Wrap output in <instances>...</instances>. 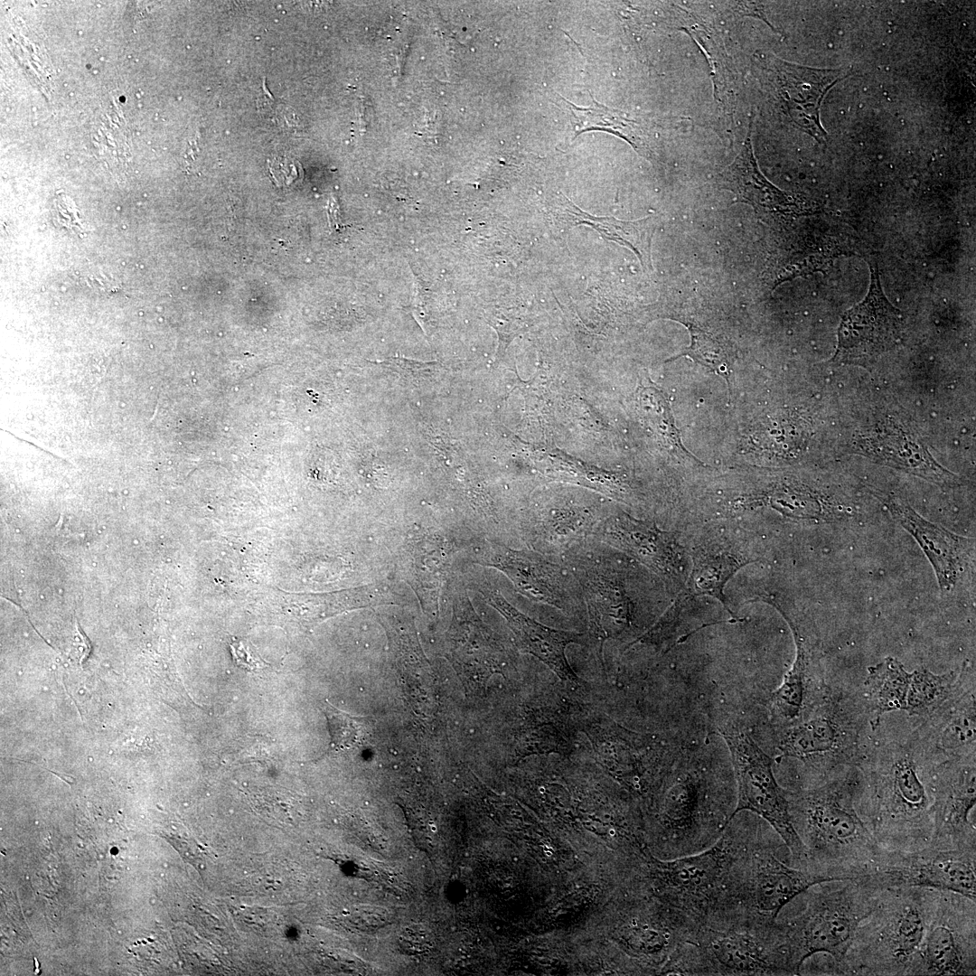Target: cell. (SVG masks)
I'll use <instances>...</instances> for the list:
<instances>
[{"mask_svg": "<svg viewBox=\"0 0 976 976\" xmlns=\"http://www.w3.org/2000/svg\"><path fill=\"white\" fill-rule=\"evenodd\" d=\"M860 774L840 769L815 784L786 790L793 825L804 846V869L827 882L870 875L885 852L859 813Z\"/></svg>", "mask_w": 976, "mask_h": 976, "instance_id": "cell-1", "label": "cell"}, {"mask_svg": "<svg viewBox=\"0 0 976 976\" xmlns=\"http://www.w3.org/2000/svg\"><path fill=\"white\" fill-rule=\"evenodd\" d=\"M934 766L909 740L879 744L857 765L858 811L885 850L911 852L929 844L934 829Z\"/></svg>", "mask_w": 976, "mask_h": 976, "instance_id": "cell-2", "label": "cell"}, {"mask_svg": "<svg viewBox=\"0 0 976 976\" xmlns=\"http://www.w3.org/2000/svg\"><path fill=\"white\" fill-rule=\"evenodd\" d=\"M661 972L674 975H800L784 921L735 905L713 909Z\"/></svg>", "mask_w": 976, "mask_h": 976, "instance_id": "cell-3", "label": "cell"}, {"mask_svg": "<svg viewBox=\"0 0 976 976\" xmlns=\"http://www.w3.org/2000/svg\"><path fill=\"white\" fill-rule=\"evenodd\" d=\"M938 889L883 890L859 924L840 975H917Z\"/></svg>", "mask_w": 976, "mask_h": 976, "instance_id": "cell-4", "label": "cell"}, {"mask_svg": "<svg viewBox=\"0 0 976 976\" xmlns=\"http://www.w3.org/2000/svg\"><path fill=\"white\" fill-rule=\"evenodd\" d=\"M658 812L648 839L658 855L671 859L713 845L730 821L723 787L707 771L674 764L656 787Z\"/></svg>", "mask_w": 976, "mask_h": 976, "instance_id": "cell-5", "label": "cell"}, {"mask_svg": "<svg viewBox=\"0 0 976 976\" xmlns=\"http://www.w3.org/2000/svg\"><path fill=\"white\" fill-rule=\"evenodd\" d=\"M754 826L737 814L704 850L665 860L645 859L636 869L634 885L699 922L722 903L732 866Z\"/></svg>", "mask_w": 976, "mask_h": 976, "instance_id": "cell-6", "label": "cell"}, {"mask_svg": "<svg viewBox=\"0 0 976 976\" xmlns=\"http://www.w3.org/2000/svg\"><path fill=\"white\" fill-rule=\"evenodd\" d=\"M883 890L863 877L820 883L803 893L804 907L784 921L800 975L806 960L820 953L833 959L831 974L840 975L856 932L877 906Z\"/></svg>", "mask_w": 976, "mask_h": 976, "instance_id": "cell-7", "label": "cell"}, {"mask_svg": "<svg viewBox=\"0 0 976 976\" xmlns=\"http://www.w3.org/2000/svg\"><path fill=\"white\" fill-rule=\"evenodd\" d=\"M823 882L821 877L792 865L788 848L771 826L755 823L732 866L720 906L735 905L777 919L793 899Z\"/></svg>", "mask_w": 976, "mask_h": 976, "instance_id": "cell-8", "label": "cell"}, {"mask_svg": "<svg viewBox=\"0 0 976 976\" xmlns=\"http://www.w3.org/2000/svg\"><path fill=\"white\" fill-rule=\"evenodd\" d=\"M866 723L862 698L831 689L807 717L775 729L776 747L781 757L795 758L812 767L819 782L859 764L866 753L861 746Z\"/></svg>", "mask_w": 976, "mask_h": 976, "instance_id": "cell-9", "label": "cell"}, {"mask_svg": "<svg viewBox=\"0 0 976 976\" xmlns=\"http://www.w3.org/2000/svg\"><path fill=\"white\" fill-rule=\"evenodd\" d=\"M726 742L737 782L731 819L746 811L763 819L788 848L792 865L804 869L805 849L792 822L785 789L777 783L774 760L746 732L718 727Z\"/></svg>", "mask_w": 976, "mask_h": 976, "instance_id": "cell-10", "label": "cell"}, {"mask_svg": "<svg viewBox=\"0 0 976 976\" xmlns=\"http://www.w3.org/2000/svg\"><path fill=\"white\" fill-rule=\"evenodd\" d=\"M769 605L788 624L795 645L793 662L768 700L770 721L778 729L807 717L831 688L823 677L819 638L810 618L784 593L774 596Z\"/></svg>", "mask_w": 976, "mask_h": 976, "instance_id": "cell-11", "label": "cell"}, {"mask_svg": "<svg viewBox=\"0 0 976 976\" xmlns=\"http://www.w3.org/2000/svg\"><path fill=\"white\" fill-rule=\"evenodd\" d=\"M877 887H919L951 891L976 900V848L886 851L867 876Z\"/></svg>", "mask_w": 976, "mask_h": 976, "instance_id": "cell-12", "label": "cell"}, {"mask_svg": "<svg viewBox=\"0 0 976 976\" xmlns=\"http://www.w3.org/2000/svg\"><path fill=\"white\" fill-rule=\"evenodd\" d=\"M685 543L690 569L684 589L693 596L715 598L733 622L740 621L730 609L724 588L739 569L761 560L755 531L744 527L709 524L699 527L690 542Z\"/></svg>", "mask_w": 976, "mask_h": 976, "instance_id": "cell-13", "label": "cell"}, {"mask_svg": "<svg viewBox=\"0 0 976 976\" xmlns=\"http://www.w3.org/2000/svg\"><path fill=\"white\" fill-rule=\"evenodd\" d=\"M976 974V900L938 890L917 975Z\"/></svg>", "mask_w": 976, "mask_h": 976, "instance_id": "cell-14", "label": "cell"}, {"mask_svg": "<svg viewBox=\"0 0 976 976\" xmlns=\"http://www.w3.org/2000/svg\"><path fill=\"white\" fill-rule=\"evenodd\" d=\"M904 317L885 296L876 266L870 265V285L865 298L842 316L838 330L834 364L869 366L902 338Z\"/></svg>", "mask_w": 976, "mask_h": 976, "instance_id": "cell-15", "label": "cell"}, {"mask_svg": "<svg viewBox=\"0 0 976 976\" xmlns=\"http://www.w3.org/2000/svg\"><path fill=\"white\" fill-rule=\"evenodd\" d=\"M592 534L644 565L671 592L678 594L685 588L690 558L680 532L623 513L596 525Z\"/></svg>", "mask_w": 976, "mask_h": 976, "instance_id": "cell-16", "label": "cell"}, {"mask_svg": "<svg viewBox=\"0 0 976 976\" xmlns=\"http://www.w3.org/2000/svg\"><path fill=\"white\" fill-rule=\"evenodd\" d=\"M933 835L928 845L938 848H976L975 754L941 762L932 775Z\"/></svg>", "mask_w": 976, "mask_h": 976, "instance_id": "cell-17", "label": "cell"}, {"mask_svg": "<svg viewBox=\"0 0 976 976\" xmlns=\"http://www.w3.org/2000/svg\"><path fill=\"white\" fill-rule=\"evenodd\" d=\"M975 680L966 667L955 693L939 709L922 719L909 742L933 765L975 754Z\"/></svg>", "mask_w": 976, "mask_h": 976, "instance_id": "cell-18", "label": "cell"}, {"mask_svg": "<svg viewBox=\"0 0 976 976\" xmlns=\"http://www.w3.org/2000/svg\"><path fill=\"white\" fill-rule=\"evenodd\" d=\"M774 75L776 95L793 123L825 142L827 133L820 120V108L829 89L849 75L842 70L815 69L783 61L773 54H758Z\"/></svg>", "mask_w": 976, "mask_h": 976, "instance_id": "cell-19", "label": "cell"}, {"mask_svg": "<svg viewBox=\"0 0 976 976\" xmlns=\"http://www.w3.org/2000/svg\"><path fill=\"white\" fill-rule=\"evenodd\" d=\"M893 519L917 542L931 564L942 593L956 588L972 560L974 540L932 522L896 496L881 498Z\"/></svg>", "mask_w": 976, "mask_h": 976, "instance_id": "cell-20", "label": "cell"}, {"mask_svg": "<svg viewBox=\"0 0 976 976\" xmlns=\"http://www.w3.org/2000/svg\"><path fill=\"white\" fill-rule=\"evenodd\" d=\"M577 577L587 605L592 630L603 643L631 627L634 605L621 578L612 568L590 560H575Z\"/></svg>", "mask_w": 976, "mask_h": 976, "instance_id": "cell-21", "label": "cell"}, {"mask_svg": "<svg viewBox=\"0 0 976 976\" xmlns=\"http://www.w3.org/2000/svg\"><path fill=\"white\" fill-rule=\"evenodd\" d=\"M491 563L505 572L517 590L531 601L565 610L574 600L563 568L537 551L497 547Z\"/></svg>", "mask_w": 976, "mask_h": 976, "instance_id": "cell-22", "label": "cell"}, {"mask_svg": "<svg viewBox=\"0 0 976 976\" xmlns=\"http://www.w3.org/2000/svg\"><path fill=\"white\" fill-rule=\"evenodd\" d=\"M491 600L507 619L522 652L538 658L562 680H579L567 660L566 649L569 643H580L583 633L544 625L518 611L500 596Z\"/></svg>", "mask_w": 976, "mask_h": 976, "instance_id": "cell-23", "label": "cell"}, {"mask_svg": "<svg viewBox=\"0 0 976 976\" xmlns=\"http://www.w3.org/2000/svg\"><path fill=\"white\" fill-rule=\"evenodd\" d=\"M751 140L752 120L737 155L718 174V186L732 192L756 211L798 212L794 199L771 183L759 170Z\"/></svg>", "mask_w": 976, "mask_h": 976, "instance_id": "cell-24", "label": "cell"}, {"mask_svg": "<svg viewBox=\"0 0 976 976\" xmlns=\"http://www.w3.org/2000/svg\"><path fill=\"white\" fill-rule=\"evenodd\" d=\"M909 680L910 672L892 656L868 668L861 698L871 729L878 727L885 714L905 711Z\"/></svg>", "mask_w": 976, "mask_h": 976, "instance_id": "cell-25", "label": "cell"}, {"mask_svg": "<svg viewBox=\"0 0 976 976\" xmlns=\"http://www.w3.org/2000/svg\"><path fill=\"white\" fill-rule=\"evenodd\" d=\"M698 597L685 589L680 591L659 620L632 644L640 642L667 651L696 631L719 623L703 616V605Z\"/></svg>", "mask_w": 976, "mask_h": 976, "instance_id": "cell-26", "label": "cell"}, {"mask_svg": "<svg viewBox=\"0 0 976 976\" xmlns=\"http://www.w3.org/2000/svg\"><path fill=\"white\" fill-rule=\"evenodd\" d=\"M563 200L566 211L572 217V223L593 227L606 239L630 249L644 269H652L651 244L657 221L652 217L633 221L613 217H596L581 211L565 196Z\"/></svg>", "mask_w": 976, "mask_h": 976, "instance_id": "cell-27", "label": "cell"}, {"mask_svg": "<svg viewBox=\"0 0 976 976\" xmlns=\"http://www.w3.org/2000/svg\"><path fill=\"white\" fill-rule=\"evenodd\" d=\"M965 667L936 674L925 668L910 672L905 711L910 717L924 719L948 700L960 687Z\"/></svg>", "mask_w": 976, "mask_h": 976, "instance_id": "cell-28", "label": "cell"}, {"mask_svg": "<svg viewBox=\"0 0 976 976\" xmlns=\"http://www.w3.org/2000/svg\"><path fill=\"white\" fill-rule=\"evenodd\" d=\"M690 333V345L671 360L681 356L709 369L726 380L731 394V378L736 354L732 347L719 339L692 324H687Z\"/></svg>", "mask_w": 976, "mask_h": 976, "instance_id": "cell-29", "label": "cell"}, {"mask_svg": "<svg viewBox=\"0 0 976 976\" xmlns=\"http://www.w3.org/2000/svg\"><path fill=\"white\" fill-rule=\"evenodd\" d=\"M562 100L567 103L577 120V135L592 129L604 130L624 138L638 149L639 136L635 134L636 122L634 120L626 118L622 113L597 103L595 107L581 108L564 99Z\"/></svg>", "mask_w": 976, "mask_h": 976, "instance_id": "cell-30", "label": "cell"}, {"mask_svg": "<svg viewBox=\"0 0 976 976\" xmlns=\"http://www.w3.org/2000/svg\"><path fill=\"white\" fill-rule=\"evenodd\" d=\"M331 736L332 744L337 749L352 748L364 738L367 722L348 715L332 705L324 710Z\"/></svg>", "mask_w": 976, "mask_h": 976, "instance_id": "cell-31", "label": "cell"}, {"mask_svg": "<svg viewBox=\"0 0 976 976\" xmlns=\"http://www.w3.org/2000/svg\"><path fill=\"white\" fill-rule=\"evenodd\" d=\"M399 946L406 953L412 956L423 955L433 947V935L429 930L419 924H411L404 927L399 935Z\"/></svg>", "mask_w": 976, "mask_h": 976, "instance_id": "cell-32", "label": "cell"}, {"mask_svg": "<svg viewBox=\"0 0 976 976\" xmlns=\"http://www.w3.org/2000/svg\"><path fill=\"white\" fill-rule=\"evenodd\" d=\"M232 653L236 663L248 671L258 670L264 666V663L260 660H258L251 653L246 650V648L239 643L231 645Z\"/></svg>", "mask_w": 976, "mask_h": 976, "instance_id": "cell-33", "label": "cell"}]
</instances>
